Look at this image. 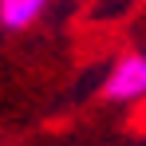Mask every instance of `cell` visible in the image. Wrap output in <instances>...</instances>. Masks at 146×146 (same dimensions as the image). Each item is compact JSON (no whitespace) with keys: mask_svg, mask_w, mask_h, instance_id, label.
<instances>
[{"mask_svg":"<svg viewBox=\"0 0 146 146\" xmlns=\"http://www.w3.org/2000/svg\"><path fill=\"white\" fill-rule=\"evenodd\" d=\"M103 99L111 103H142L146 99V51H126L103 79Z\"/></svg>","mask_w":146,"mask_h":146,"instance_id":"obj_1","label":"cell"},{"mask_svg":"<svg viewBox=\"0 0 146 146\" xmlns=\"http://www.w3.org/2000/svg\"><path fill=\"white\" fill-rule=\"evenodd\" d=\"M51 8V0H0V32L16 36L36 28V20Z\"/></svg>","mask_w":146,"mask_h":146,"instance_id":"obj_2","label":"cell"}]
</instances>
